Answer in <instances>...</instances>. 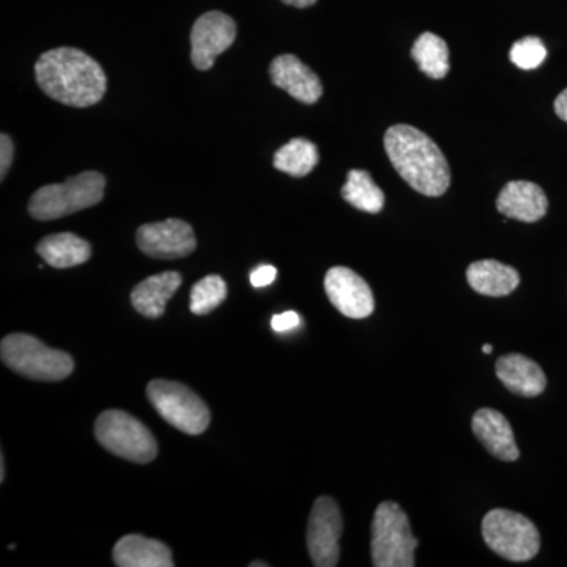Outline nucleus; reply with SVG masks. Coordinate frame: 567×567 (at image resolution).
I'll use <instances>...</instances> for the list:
<instances>
[{"instance_id":"obj_30","label":"nucleus","mask_w":567,"mask_h":567,"mask_svg":"<svg viewBox=\"0 0 567 567\" xmlns=\"http://www.w3.org/2000/svg\"><path fill=\"white\" fill-rule=\"evenodd\" d=\"M286 6L297 7V9H308V7L315 6L317 0H281Z\"/></svg>"},{"instance_id":"obj_16","label":"nucleus","mask_w":567,"mask_h":567,"mask_svg":"<svg viewBox=\"0 0 567 567\" xmlns=\"http://www.w3.org/2000/svg\"><path fill=\"white\" fill-rule=\"evenodd\" d=\"M495 374L507 391L522 398H536L546 391L547 379L543 368L525 354H503L496 361Z\"/></svg>"},{"instance_id":"obj_18","label":"nucleus","mask_w":567,"mask_h":567,"mask_svg":"<svg viewBox=\"0 0 567 567\" xmlns=\"http://www.w3.org/2000/svg\"><path fill=\"white\" fill-rule=\"evenodd\" d=\"M182 286V275L164 271L137 284L132 292L133 308L147 319H159L166 311L167 301Z\"/></svg>"},{"instance_id":"obj_33","label":"nucleus","mask_w":567,"mask_h":567,"mask_svg":"<svg viewBox=\"0 0 567 567\" xmlns=\"http://www.w3.org/2000/svg\"><path fill=\"white\" fill-rule=\"evenodd\" d=\"M492 350H494V349H492V346H488V344L483 346V352L484 353L491 354Z\"/></svg>"},{"instance_id":"obj_25","label":"nucleus","mask_w":567,"mask_h":567,"mask_svg":"<svg viewBox=\"0 0 567 567\" xmlns=\"http://www.w3.org/2000/svg\"><path fill=\"white\" fill-rule=\"evenodd\" d=\"M547 58V50L537 37H525L511 48L509 59L522 70H535Z\"/></svg>"},{"instance_id":"obj_31","label":"nucleus","mask_w":567,"mask_h":567,"mask_svg":"<svg viewBox=\"0 0 567 567\" xmlns=\"http://www.w3.org/2000/svg\"><path fill=\"white\" fill-rule=\"evenodd\" d=\"M0 481H6V457H0Z\"/></svg>"},{"instance_id":"obj_12","label":"nucleus","mask_w":567,"mask_h":567,"mask_svg":"<svg viewBox=\"0 0 567 567\" xmlns=\"http://www.w3.org/2000/svg\"><path fill=\"white\" fill-rule=\"evenodd\" d=\"M324 292L331 305L349 319H365L374 312L375 300L371 287L350 268H330L324 276Z\"/></svg>"},{"instance_id":"obj_8","label":"nucleus","mask_w":567,"mask_h":567,"mask_svg":"<svg viewBox=\"0 0 567 567\" xmlns=\"http://www.w3.org/2000/svg\"><path fill=\"white\" fill-rule=\"evenodd\" d=\"M147 398L166 423L188 435H199L210 425V410L188 386L171 380H152Z\"/></svg>"},{"instance_id":"obj_13","label":"nucleus","mask_w":567,"mask_h":567,"mask_svg":"<svg viewBox=\"0 0 567 567\" xmlns=\"http://www.w3.org/2000/svg\"><path fill=\"white\" fill-rule=\"evenodd\" d=\"M271 82L300 103L315 104L323 95L319 76L293 54H281L271 62Z\"/></svg>"},{"instance_id":"obj_27","label":"nucleus","mask_w":567,"mask_h":567,"mask_svg":"<svg viewBox=\"0 0 567 567\" xmlns=\"http://www.w3.org/2000/svg\"><path fill=\"white\" fill-rule=\"evenodd\" d=\"M298 324H300V316L295 311L282 312V315H276L271 319V328L276 333H287V331L297 328Z\"/></svg>"},{"instance_id":"obj_3","label":"nucleus","mask_w":567,"mask_h":567,"mask_svg":"<svg viewBox=\"0 0 567 567\" xmlns=\"http://www.w3.org/2000/svg\"><path fill=\"white\" fill-rule=\"evenodd\" d=\"M106 178L95 171H85L63 183L37 189L29 200V213L37 221H52L102 203Z\"/></svg>"},{"instance_id":"obj_23","label":"nucleus","mask_w":567,"mask_h":567,"mask_svg":"<svg viewBox=\"0 0 567 567\" xmlns=\"http://www.w3.org/2000/svg\"><path fill=\"white\" fill-rule=\"evenodd\" d=\"M412 59L432 80H443L450 73V50L446 41L431 32L417 37L412 48Z\"/></svg>"},{"instance_id":"obj_32","label":"nucleus","mask_w":567,"mask_h":567,"mask_svg":"<svg viewBox=\"0 0 567 567\" xmlns=\"http://www.w3.org/2000/svg\"><path fill=\"white\" fill-rule=\"evenodd\" d=\"M267 563H260V561H256V563H251V565H249V567H267Z\"/></svg>"},{"instance_id":"obj_24","label":"nucleus","mask_w":567,"mask_h":567,"mask_svg":"<svg viewBox=\"0 0 567 567\" xmlns=\"http://www.w3.org/2000/svg\"><path fill=\"white\" fill-rule=\"evenodd\" d=\"M227 297V286L221 276L210 275L194 284L192 289V312L196 316L210 315Z\"/></svg>"},{"instance_id":"obj_10","label":"nucleus","mask_w":567,"mask_h":567,"mask_svg":"<svg viewBox=\"0 0 567 567\" xmlns=\"http://www.w3.org/2000/svg\"><path fill=\"white\" fill-rule=\"evenodd\" d=\"M136 244L152 259L175 260L194 252L197 240L188 223L171 218L141 226L136 233Z\"/></svg>"},{"instance_id":"obj_1","label":"nucleus","mask_w":567,"mask_h":567,"mask_svg":"<svg viewBox=\"0 0 567 567\" xmlns=\"http://www.w3.org/2000/svg\"><path fill=\"white\" fill-rule=\"evenodd\" d=\"M35 78L44 95L71 107H91L102 102L107 89L100 63L76 48H58L41 54Z\"/></svg>"},{"instance_id":"obj_11","label":"nucleus","mask_w":567,"mask_h":567,"mask_svg":"<svg viewBox=\"0 0 567 567\" xmlns=\"http://www.w3.org/2000/svg\"><path fill=\"white\" fill-rule=\"evenodd\" d=\"M237 24L221 11H208L194 22L192 31V61L197 70L207 71L216 58L233 47Z\"/></svg>"},{"instance_id":"obj_14","label":"nucleus","mask_w":567,"mask_h":567,"mask_svg":"<svg viewBox=\"0 0 567 567\" xmlns=\"http://www.w3.org/2000/svg\"><path fill=\"white\" fill-rule=\"evenodd\" d=\"M496 210L506 218L522 223H536L547 215L548 200L544 189L536 183L509 182L498 194Z\"/></svg>"},{"instance_id":"obj_6","label":"nucleus","mask_w":567,"mask_h":567,"mask_svg":"<svg viewBox=\"0 0 567 567\" xmlns=\"http://www.w3.org/2000/svg\"><path fill=\"white\" fill-rule=\"evenodd\" d=\"M95 436L104 450L134 464H151L158 456L152 432L122 410H106L96 417Z\"/></svg>"},{"instance_id":"obj_29","label":"nucleus","mask_w":567,"mask_h":567,"mask_svg":"<svg viewBox=\"0 0 567 567\" xmlns=\"http://www.w3.org/2000/svg\"><path fill=\"white\" fill-rule=\"evenodd\" d=\"M555 112L561 121L567 122V89L563 91L555 100Z\"/></svg>"},{"instance_id":"obj_5","label":"nucleus","mask_w":567,"mask_h":567,"mask_svg":"<svg viewBox=\"0 0 567 567\" xmlns=\"http://www.w3.org/2000/svg\"><path fill=\"white\" fill-rule=\"evenodd\" d=\"M417 539L405 511L398 503L383 502L372 518L371 557L375 567H413Z\"/></svg>"},{"instance_id":"obj_26","label":"nucleus","mask_w":567,"mask_h":567,"mask_svg":"<svg viewBox=\"0 0 567 567\" xmlns=\"http://www.w3.org/2000/svg\"><path fill=\"white\" fill-rule=\"evenodd\" d=\"M14 147L13 141L9 134L2 133L0 136V178H6L9 174L11 163H13Z\"/></svg>"},{"instance_id":"obj_9","label":"nucleus","mask_w":567,"mask_h":567,"mask_svg":"<svg viewBox=\"0 0 567 567\" xmlns=\"http://www.w3.org/2000/svg\"><path fill=\"white\" fill-rule=\"evenodd\" d=\"M344 520L341 509L331 496H319L312 506L306 533L309 557L317 567L338 566L341 557V539Z\"/></svg>"},{"instance_id":"obj_2","label":"nucleus","mask_w":567,"mask_h":567,"mask_svg":"<svg viewBox=\"0 0 567 567\" xmlns=\"http://www.w3.org/2000/svg\"><path fill=\"white\" fill-rule=\"evenodd\" d=\"M385 151L398 174L415 192L440 197L451 185L445 155L427 134L415 126L393 125L386 130Z\"/></svg>"},{"instance_id":"obj_19","label":"nucleus","mask_w":567,"mask_h":567,"mask_svg":"<svg viewBox=\"0 0 567 567\" xmlns=\"http://www.w3.org/2000/svg\"><path fill=\"white\" fill-rule=\"evenodd\" d=\"M466 281L475 292L486 297H506L520 284L516 268L498 260H477L466 268Z\"/></svg>"},{"instance_id":"obj_4","label":"nucleus","mask_w":567,"mask_h":567,"mask_svg":"<svg viewBox=\"0 0 567 567\" xmlns=\"http://www.w3.org/2000/svg\"><path fill=\"white\" fill-rule=\"evenodd\" d=\"M0 358L11 371L39 382H61L74 371L69 353L50 349L25 333L6 336L0 344Z\"/></svg>"},{"instance_id":"obj_17","label":"nucleus","mask_w":567,"mask_h":567,"mask_svg":"<svg viewBox=\"0 0 567 567\" xmlns=\"http://www.w3.org/2000/svg\"><path fill=\"white\" fill-rule=\"evenodd\" d=\"M118 567H174L173 554L166 544L141 535L123 536L112 550Z\"/></svg>"},{"instance_id":"obj_7","label":"nucleus","mask_w":567,"mask_h":567,"mask_svg":"<svg viewBox=\"0 0 567 567\" xmlns=\"http://www.w3.org/2000/svg\"><path fill=\"white\" fill-rule=\"evenodd\" d=\"M483 539L507 561H529L539 554L540 536L528 517L509 509H492L483 518Z\"/></svg>"},{"instance_id":"obj_22","label":"nucleus","mask_w":567,"mask_h":567,"mask_svg":"<svg viewBox=\"0 0 567 567\" xmlns=\"http://www.w3.org/2000/svg\"><path fill=\"white\" fill-rule=\"evenodd\" d=\"M341 194L346 203L357 210L372 213V215L382 212L385 205V193L375 185L368 171H350Z\"/></svg>"},{"instance_id":"obj_28","label":"nucleus","mask_w":567,"mask_h":567,"mask_svg":"<svg viewBox=\"0 0 567 567\" xmlns=\"http://www.w3.org/2000/svg\"><path fill=\"white\" fill-rule=\"evenodd\" d=\"M276 275H278V270L271 267V265H260V267L252 271L249 279H251L252 287L259 289V287H267L274 284Z\"/></svg>"},{"instance_id":"obj_21","label":"nucleus","mask_w":567,"mask_h":567,"mask_svg":"<svg viewBox=\"0 0 567 567\" xmlns=\"http://www.w3.org/2000/svg\"><path fill=\"white\" fill-rule=\"evenodd\" d=\"M319 164V148L315 142L297 137L282 145L274 156L275 169L292 177H306Z\"/></svg>"},{"instance_id":"obj_20","label":"nucleus","mask_w":567,"mask_h":567,"mask_svg":"<svg viewBox=\"0 0 567 567\" xmlns=\"http://www.w3.org/2000/svg\"><path fill=\"white\" fill-rule=\"evenodd\" d=\"M37 252L52 268L63 270L87 262L92 256V246L78 235L63 233L43 238L37 246Z\"/></svg>"},{"instance_id":"obj_15","label":"nucleus","mask_w":567,"mask_h":567,"mask_svg":"<svg viewBox=\"0 0 567 567\" xmlns=\"http://www.w3.org/2000/svg\"><path fill=\"white\" fill-rule=\"evenodd\" d=\"M473 434L492 456L503 462H516L520 456L514 431L503 413L494 409L477 410L472 420Z\"/></svg>"}]
</instances>
